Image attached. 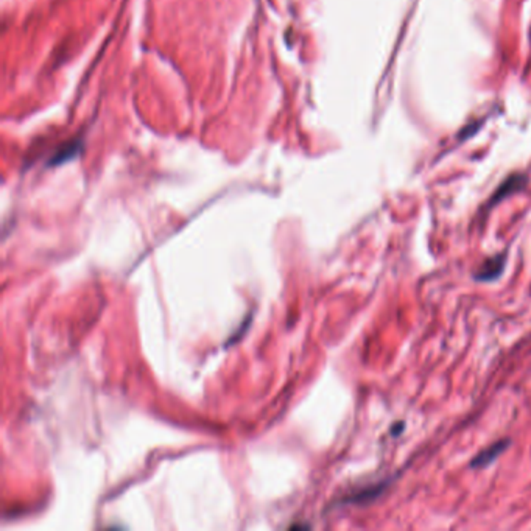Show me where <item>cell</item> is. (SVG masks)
Masks as SVG:
<instances>
[{
  "label": "cell",
  "instance_id": "2",
  "mask_svg": "<svg viewBox=\"0 0 531 531\" xmlns=\"http://www.w3.org/2000/svg\"><path fill=\"white\" fill-rule=\"evenodd\" d=\"M510 444H511V441L508 438H503V439L493 442V444H489L486 449H483L481 452H478L476 456H473L469 466L472 469H485L486 466L494 463L497 458L510 447Z\"/></svg>",
  "mask_w": 531,
  "mask_h": 531
},
{
  "label": "cell",
  "instance_id": "1",
  "mask_svg": "<svg viewBox=\"0 0 531 531\" xmlns=\"http://www.w3.org/2000/svg\"><path fill=\"white\" fill-rule=\"evenodd\" d=\"M506 265V254H497L494 257H489L485 262H483L477 271L473 273V279L478 280V283H491V280H496L502 276V273L505 270Z\"/></svg>",
  "mask_w": 531,
  "mask_h": 531
},
{
  "label": "cell",
  "instance_id": "3",
  "mask_svg": "<svg viewBox=\"0 0 531 531\" xmlns=\"http://www.w3.org/2000/svg\"><path fill=\"white\" fill-rule=\"evenodd\" d=\"M525 186H527V178L524 175H511L510 178H506L500 184V186L497 187V190L494 192V195L491 197V199H489L488 207H493V206L498 204L500 201H503L505 198H508L510 195H513V193L522 190Z\"/></svg>",
  "mask_w": 531,
  "mask_h": 531
},
{
  "label": "cell",
  "instance_id": "4",
  "mask_svg": "<svg viewBox=\"0 0 531 531\" xmlns=\"http://www.w3.org/2000/svg\"><path fill=\"white\" fill-rule=\"evenodd\" d=\"M383 488H385V485H379V486H376V488L365 489L363 493H360L358 496L352 497L351 502H369V500H373V498H376L377 496H381Z\"/></svg>",
  "mask_w": 531,
  "mask_h": 531
},
{
  "label": "cell",
  "instance_id": "5",
  "mask_svg": "<svg viewBox=\"0 0 531 531\" xmlns=\"http://www.w3.org/2000/svg\"><path fill=\"white\" fill-rule=\"evenodd\" d=\"M404 427H405L404 422H398L394 427H391V434H399L402 430H404Z\"/></svg>",
  "mask_w": 531,
  "mask_h": 531
}]
</instances>
